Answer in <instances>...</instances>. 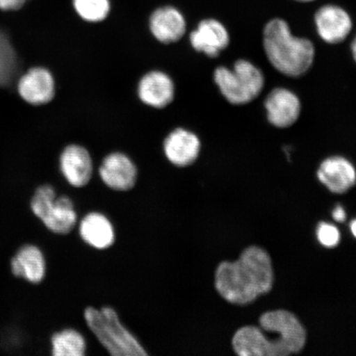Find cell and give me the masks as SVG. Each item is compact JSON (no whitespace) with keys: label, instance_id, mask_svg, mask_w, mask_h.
Listing matches in <instances>:
<instances>
[{"label":"cell","instance_id":"10","mask_svg":"<svg viewBox=\"0 0 356 356\" xmlns=\"http://www.w3.org/2000/svg\"><path fill=\"white\" fill-rule=\"evenodd\" d=\"M315 24L320 38L329 44L344 42L353 29L348 13L332 4L319 8L315 13Z\"/></svg>","mask_w":356,"mask_h":356},{"label":"cell","instance_id":"8","mask_svg":"<svg viewBox=\"0 0 356 356\" xmlns=\"http://www.w3.org/2000/svg\"><path fill=\"white\" fill-rule=\"evenodd\" d=\"M265 108L269 122L282 129L292 127L301 113L299 97L282 88H275L269 93L265 101Z\"/></svg>","mask_w":356,"mask_h":356},{"label":"cell","instance_id":"15","mask_svg":"<svg viewBox=\"0 0 356 356\" xmlns=\"http://www.w3.org/2000/svg\"><path fill=\"white\" fill-rule=\"evenodd\" d=\"M10 268L15 277L31 284H39L46 277V257L35 245L26 244L11 258Z\"/></svg>","mask_w":356,"mask_h":356},{"label":"cell","instance_id":"16","mask_svg":"<svg viewBox=\"0 0 356 356\" xmlns=\"http://www.w3.org/2000/svg\"><path fill=\"white\" fill-rule=\"evenodd\" d=\"M175 83L168 75L161 71H151L144 75L138 86V95L147 106L163 108L175 99Z\"/></svg>","mask_w":356,"mask_h":356},{"label":"cell","instance_id":"27","mask_svg":"<svg viewBox=\"0 0 356 356\" xmlns=\"http://www.w3.org/2000/svg\"><path fill=\"white\" fill-rule=\"evenodd\" d=\"M296 1H300V2H312V1H314V0H296Z\"/></svg>","mask_w":356,"mask_h":356},{"label":"cell","instance_id":"9","mask_svg":"<svg viewBox=\"0 0 356 356\" xmlns=\"http://www.w3.org/2000/svg\"><path fill=\"white\" fill-rule=\"evenodd\" d=\"M149 28L156 40L163 44L175 43L184 38L186 21L182 13L175 6L155 8L149 19Z\"/></svg>","mask_w":356,"mask_h":356},{"label":"cell","instance_id":"17","mask_svg":"<svg viewBox=\"0 0 356 356\" xmlns=\"http://www.w3.org/2000/svg\"><path fill=\"white\" fill-rule=\"evenodd\" d=\"M17 88L20 96L29 104H46L55 95L54 78L46 69L33 68L20 79Z\"/></svg>","mask_w":356,"mask_h":356},{"label":"cell","instance_id":"5","mask_svg":"<svg viewBox=\"0 0 356 356\" xmlns=\"http://www.w3.org/2000/svg\"><path fill=\"white\" fill-rule=\"evenodd\" d=\"M213 79L222 96L234 105L248 104L256 99L265 84L261 71L245 60L236 61L233 70L219 67Z\"/></svg>","mask_w":356,"mask_h":356},{"label":"cell","instance_id":"25","mask_svg":"<svg viewBox=\"0 0 356 356\" xmlns=\"http://www.w3.org/2000/svg\"><path fill=\"white\" fill-rule=\"evenodd\" d=\"M351 51H353V56L356 62V37L354 38L353 44H351Z\"/></svg>","mask_w":356,"mask_h":356},{"label":"cell","instance_id":"22","mask_svg":"<svg viewBox=\"0 0 356 356\" xmlns=\"http://www.w3.org/2000/svg\"><path fill=\"white\" fill-rule=\"evenodd\" d=\"M318 239L324 247H336L340 241L339 230L336 226L327 222H320L317 230Z\"/></svg>","mask_w":356,"mask_h":356},{"label":"cell","instance_id":"19","mask_svg":"<svg viewBox=\"0 0 356 356\" xmlns=\"http://www.w3.org/2000/svg\"><path fill=\"white\" fill-rule=\"evenodd\" d=\"M51 354L54 356H83L87 343L81 333L72 328L53 334L51 339Z\"/></svg>","mask_w":356,"mask_h":356},{"label":"cell","instance_id":"7","mask_svg":"<svg viewBox=\"0 0 356 356\" xmlns=\"http://www.w3.org/2000/svg\"><path fill=\"white\" fill-rule=\"evenodd\" d=\"M99 175L104 184L111 190L127 191L135 186L138 172L136 164L127 155L113 153L102 161Z\"/></svg>","mask_w":356,"mask_h":356},{"label":"cell","instance_id":"26","mask_svg":"<svg viewBox=\"0 0 356 356\" xmlns=\"http://www.w3.org/2000/svg\"><path fill=\"white\" fill-rule=\"evenodd\" d=\"M350 229L353 235L356 238V220L350 222Z\"/></svg>","mask_w":356,"mask_h":356},{"label":"cell","instance_id":"2","mask_svg":"<svg viewBox=\"0 0 356 356\" xmlns=\"http://www.w3.org/2000/svg\"><path fill=\"white\" fill-rule=\"evenodd\" d=\"M264 46L270 63L286 76H302L313 65L314 44L309 39L293 35L287 22L283 19H275L266 25Z\"/></svg>","mask_w":356,"mask_h":356},{"label":"cell","instance_id":"12","mask_svg":"<svg viewBox=\"0 0 356 356\" xmlns=\"http://www.w3.org/2000/svg\"><path fill=\"white\" fill-rule=\"evenodd\" d=\"M229 34L220 21L213 19L199 22L197 29L190 33V42L194 50L216 58L228 47Z\"/></svg>","mask_w":356,"mask_h":356},{"label":"cell","instance_id":"21","mask_svg":"<svg viewBox=\"0 0 356 356\" xmlns=\"http://www.w3.org/2000/svg\"><path fill=\"white\" fill-rule=\"evenodd\" d=\"M72 3L80 19L90 24L104 22L111 11V0H72Z\"/></svg>","mask_w":356,"mask_h":356},{"label":"cell","instance_id":"20","mask_svg":"<svg viewBox=\"0 0 356 356\" xmlns=\"http://www.w3.org/2000/svg\"><path fill=\"white\" fill-rule=\"evenodd\" d=\"M19 62L7 35L0 31V87L10 86L15 79Z\"/></svg>","mask_w":356,"mask_h":356},{"label":"cell","instance_id":"24","mask_svg":"<svg viewBox=\"0 0 356 356\" xmlns=\"http://www.w3.org/2000/svg\"><path fill=\"white\" fill-rule=\"evenodd\" d=\"M333 219L337 222H344L346 219V212L344 209L341 206H338L335 208V210L332 212Z\"/></svg>","mask_w":356,"mask_h":356},{"label":"cell","instance_id":"13","mask_svg":"<svg viewBox=\"0 0 356 356\" xmlns=\"http://www.w3.org/2000/svg\"><path fill=\"white\" fill-rule=\"evenodd\" d=\"M163 149L169 162L177 167L185 168L198 159L200 141L193 132L177 128L166 137Z\"/></svg>","mask_w":356,"mask_h":356},{"label":"cell","instance_id":"14","mask_svg":"<svg viewBox=\"0 0 356 356\" xmlns=\"http://www.w3.org/2000/svg\"><path fill=\"white\" fill-rule=\"evenodd\" d=\"M318 178L321 184L336 194H343L356 184V171L349 160L340 156L327 158L320 165Z\"/></svg>","mask_w":356,"mask_h":356},{"label":"cell","instance_id":"3","mask_svg":"<svg viewBox=\"0 0 356 356\" xmlns=\"http://www.w3.org/2000/svg\"><path fill=\"white\" fill-rule=\"evenodd\" d=\"M306 338L305 329L295 315L275 337H265L257 327L240 328L234 335L232 346L240 356H287L300 353Z\"/></svg>","mask_w":356,"mask_h":356},{"label":"cell","instance_id":"11","mask_svg":"<svg viewBox=\"0 0 356 356\" xmlns=\"http://www.w3.org/2000/svg\"><path fill=\"white\" fill-rule=\"evenodd\" d=\"M60 168L65 180L74 188H81L87 186L92 176L91 155L83 146H67L60 155Z\"/></svg>","mask_w":356,"mask_h":356},{"label":"cell","instance_id":"6","mask_svg":"<svg viewBox=\"0 0 356 356\" xmlns=\"http://www.w3.org/2000/svg\"><path fill=\"white\" fill-rule=\"evenodd\" d=\"M30 207L44 227L56 234H68L77 224L73 200L67 195L57 197L51 185H42L35 191Z\"/></svg>","mask_w":356,"mask_h":356},{"label":"cell","instance_id":"23","mask_svg":"<svg viewBox=\"0 0 356 356\" xmlns=\"http://www.w3.org/2000/svg\"><path fill=\"white\" fill-rule=\"evenodd\" d=\"M26 1V0H0V10L3 11L20 10Z\"/></svg>","mask_w":356,"mask_h":356},{"label":"cell","instance_id":"1","mask_svg":"<svg viewBox=\"0 0 356 356\" xmlns=\"http://www.w3.org/2000/svg\"><path fill=\"white\" fill-rule=\"evenodd\" d=\"M274 273L268 253L260 247L244 249L238 260L222 261L216 271L215 286L222 299L245 305L273 289Z\"/></svg>","mask_w":356,"mask_h":356},{"label":"cell","instance_id":"18","mask_svg":"<svg viewBox=\"0 0 356 356\" xmlns=\"http://www.w3.org/2000/svg\"><path fill=\"white\" fill-rule=\"evenodd\" d=\"M80 237L89 246L104 250L113 246L115 230L108 218L99 212H91L79 224Z\"/></svg>","mask_w":356,"mask_h":356},{"label":"cell","instance_id":"4","mask_svg":"<svg viewBox=\"0 0 356 356\" xmlns=\"http://www.w3.org/2000/svg\"><path fill=\"white\" fill-rule=\"evenodd\" d=\"M87 326L108 353L113 356H145V349L137 338L120 321L111 307L101 309L88 307L84 310Z\"/></svg>","mask_w":356,"mask_h":356}]
</instances>
